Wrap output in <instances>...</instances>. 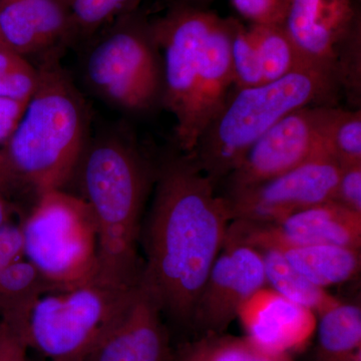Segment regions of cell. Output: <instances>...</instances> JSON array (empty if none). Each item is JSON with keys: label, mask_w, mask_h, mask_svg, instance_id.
I'll list each match as a JSON object with an SVG mask.
<instances>
[{"label": "cell", "mask_w": 361, "mask_h": 361, "mask_svg": "<svg viewBox=\"0 0 361 361\" xmlns=\"http://www.w3.org/2000/svg\"><path fill=\"white\" fill-rule=\"evenodd\" d=\"M153 204L141 230L139 285L163 317L191 330L195 305L231 223L224 197L191 154L171 157L157 173Z\"/></svg>", "instance_id": "6da1fadb"}, {"label": "cell", "mask_w": 361, "mask_h": 361, "mask_svg": "<svg viewBox=\"0 0 361 361\" xmlns=\"http://www.w3.org/2000/svg\"><path fill=\"white\" fill-rule=\"evenodd\" d=\"M59 49L42 54L37 89L18 127L0 148V197L63 190L90 137L84 97L61 63Z\"/></svg>", "instance_id": "7a4b0ae2"}, {"label": "cell", "mask_w": 361, "mask_h": 361, "mask_svg": "<svg viewBox=\"0 0 361 361\" xmlns=\"http://www.w3.org/2000/svg\"><path fill=\"white\" fill-rule=\"evenodd\" d=\"M73 177L97 220V281L137 286L142 212L153 177L149 161L130 135L111 129L90 137Z\"/></svg>", "instance_id": "3957f363"}, {"label": "cell", "mask_w": 361, "mask_h": 361, "mask_svg": "<svg viewBox=\"0 0 361 361\" xmlns=\"http://www.w3.org/2000/svg\"><path fill=\"white\" fill-rule=\"evenodd\" d=\"M339 87L336 73L304 66L273 82L231 90L191 155L217 185L284 116L306 106L330 104Z\"/></svg>", "instance_id": "277c9868"}, {"label": "cell", "mask_w": 361, "mask_h": 361, "mask_svg": "<svg viewBox=\"0 0 361 361\" xmlns=\"http://www.w3.org/2000/svg\"><path fill=\"white\" fill-rule=\"evenodd\" d=\"M25 256L61 291L96 280L97 224L80 196L52 190L40 195L21 227Z\"/></svg>", "instance_id": "5b68a950"}, {"label": "cell", "mask_w": 361, "mask_h": 361, "mask_svg": "<svg viewBox=\"0 0 361 361\" xmlns=\"http://www.w3.org/2000/svg\"><path fill=\"white\" fill-rule=\"evenodd\" d=\"M90 89L116 108L149 110L161 101L163 61L151 23L137 13L113 21L85 61Z\"/></svg>", "instance_id": "8992f818"}, {"label": "cell", "mask_w": 361, "mask_h": 361, "mask_svg": "<svg viewBox=\"0 0 361 361\" xmlns=\"http://www.w3.org/2000/svg\"><path fill=\"white\" fill-rule=\"evenodd\" d=\"M135 287L116 288L94 280L42 296L30 315L26 344L51 361H85L115 325Z\"/></svg>", "instance_id": "52a82bcc"}, {"label": "cell", "mask_w": 361, "mask_h": 361, "mask_svg": "<svg viewBox=\"0 0 361 361\" xmlns=\"http://www.w3.org/2000/svg\"><path fill=\"white\" fill-rule=\"evenodd\" d=\"M218 14L180 4L151 23L163 61L161 103L175 116L180 153L189 154V132L208 33Z\"/></svg>", "instance_id": "ba28073f"}, {"label": "cell", "mask_w": 361, "mask_h": 361, "mask_svg": "<svg viewBox=\"0 0 361 361\" xmlns=\"http://www.w3.org/2000/svg\"><path fill=\"white\" fill-rule=\"evenodd\" d=\"M342 166L326 149L284 174L224 195L231 221L273 224L334 201Z\"/></svg>", "instance_id": "9c48e42d"}, {"label": "cell", "mask_w": 361, "mask_h": 361, "mask_svg": "<svg viewBox=\"0 0 361 361\" xmlns=\"http://www.w3.org/2000/svg\"><path fill=\"white\" fill-rule=\"evenodd\" d=\"M322 108L311 106L292 111L261 135L226 178V193L284 174L325 149L320 130Z\"/></svg>", "instance_id": "30bf717a"}, {"label": "cell", "mask_w": 361, "mask_h": 361, "mask_svg": "<svg viewBox=\"0 0 361 361\" xmlns=\"http://www.w3.org/2000/svg\"><path fill=\"white\" fill-rule=\"evenodd\" d=\"M264 286L260 252L246 244L225 241L195 305L192 331L196 337L225 332L242 304Z\"/></svg>", "instance_id": "8fae6325"}, {"label": "cell", "mask_w": 361, "mask_h": 361, "mask_svg": "<svg viewBox=\"0 0 361 361\" xmlns=\"http://www.w3.org/2000/svg\"><path fill=\"white\" fill-rule=\"evenodd\" d=\"M360 25L353 0H291L282 26L306 66L337 75L339 47Z\"/></svg>", "instance_id": "7c38bea8"}, {"label": "cell", "mask_w": 361, "mask_h": 361, "mask_svg": "<svg viewBox=\"0 0 361 361\" xmlns=\"http://www.w3.org/2000/svg\"><path fill=\"white\" fill-rule=\"evenodd\" d=\"M160 307L137 285L115 325L85 361H177Z\"/></svg>", "instance_id": "4fadbf2b"}, {"label": "cell", "mask_w": 361, "mask_h": 361, "mask_svg": "<svg viewBox=\"0 0 361 361\" xmlns=\"http://www.w3.org/2000/svg\"><path fill=\"white\" fill-rule=\"evenodd\" d=\"M237 318L246 337L275 355L292 356L307 348L314 336L317 315L264 286L247 299Z\"/></svg>", "instance_id": "5bb4252c"}, {"label": "cell", "mask_w": 361, "mask_h": 361, "mask_svg": "<svg viewBox=\"0 0 361 361\" xmlns=\"http://www.w3.org/2000/svg\"><path fill=\"white\" fill-rule=\"evenodd\" d=\"M0 37L26 58L58 49L75 32L63 0H0Z\"/></svg>", "instance_id": "9a60e30c"}, {"label": "cell", "mask_w": 361, "mask_h": 361, "mask_svg": "<svg viewBox=\"0 0 361 361\" xmlns=\"http://www.w3.org/2000/svg\"><path fill=\"white\" fill-rule=\"evenodd\" d=\"M225 241L254 248H272L306 279L327 288L348 282L360 273V249L336 245H298L252 231L241 221H231Z\"/></svg>", "instance_id": "2e32d148"}, {"label": "cell", "mask_w": 361, "mask_h": 361, "mask_svg": "<svg viewBox=\"0 0 361 361\" xmlns=\"http://www.w3.org/2000/svg\"><path fill=\"white\" fill-rule=\"evenodd\" d=\"M241 222L252 231L287 243L361 247V214L336 201L304 209L273 224Z\"/></svg>", "instance_id": "e0dca14e"}, {"label": "cell", "mask_w": 361, "mask_h": 361, "mask_svg": "<svg viewBox=\"0 0 361 361\" xmlns=\"http://www.w3.org/2000/svg\"><path fill=\"white\" fill-rule=\"evenodd\" d=\"M235 18L218 16L207 37L189 132V154L234 87L231 42Z\"/></svg>", "instance_id": "ac0fdd59"}, {"label": "cell", "mask_w": 361, "mask_h": 361, "mask_svg": "<svg viewBox=\"0 0 361 361\" xmlns=\"http://www.w3.org/2000/svg\"><path fill=\"white\" fill-rule=\"evenodd\" d=\"M54 289L30 261L20 259L7 266L0 272V323L26 344L30 315L40 298Z\"/></svg>", "instance_id": "d6986e66"}, {"label": "cell", "mask_w": 361, "mask_h": 361, "mask_svg": "<svg viewBox=\"0 0 361 361\" xmlns=\"http://www.w3.org/2000/svg\"><path fill=\"white\" fill-rule=\"evenodd\" d=\"M317 361L361 360V308L339 301L318 315Z\"/></svg>", "instance_id": "ffe728a7"}, {"label": "cell", "mask_w": 361, "mask_h": 361, "mask_svg": "<svg viewBox=\"0 0 361 361\" xmlns=\"http://www.w3.org/2000/svg\"><path fill=\"white\" fill-rule=\"evenodd\" d=\"M255 249L262 257L266 284L282 296L310 308L317 316L341 301L326 289L313 284L297 272L279 251L272 248Z\"/></svg>", "instance_id": "44dd1931"}, {"label": "cell", "mask_w": 361, "mask_h": 361, "mask_svg": "<svg viewBox=\"0 0 361 361\" xmlns=\"http://www.w3.org/2000/svg\"><path fill=\"white\" fill-rule=\"evenodd\" d=\"M177 361H294L289 355H275L259 348L246 336L207 334L180 343Z\"/></svg>", "instance_id": "7402d4cb"}, {"label": "cell", "mask_w": 361, "mask_h": 361, "mask_svg": "<svg viewBox=\"0 0 361 361\" xmlns=\"http://www.w3.org/2000/svg\"><path fill=\"white\" fill-rule=\"evenodd\" d=\"M320 130L323 147L341 166L361 163L360 110L323 106Z\"/></svg>", "instance_id": "603a6c76"}, {"label": "cell", "mask_w": 361, "mask_h": 361, "mask_svg": "<svg viewBox=\"0 0 361 361\" xmlns=\"http://www.w3.org/2000/svg\"><path fill=\"white\" fill-rule=\"evenodd\" d=\"M250 28L257 47L265 82H273L306 66L282 25H255Z\"/></svg>", "instance_id": "cb8c5ba5"}, {"label": "cell", "mask_w": 361, "mask_h": 361, "mask_svg": "<svg viewBox=\"0 0 361 361\" xmlns=\"http://www.w3.org/2000/svg\"><path fill=\"white\" fill-rule=\"evenodd\" d=\"M75 35H92L106 23L137 11L144 0H63Z\"/></svg>", "instance_id": "d4e9b609"}, {"label": "cell", "mask_w": 361, "mask_h": 361, "mask_svg": "<svg viewBox=\"0 0 361 361\" xmlns=\"http://www.w3.org/2000/svg\"><path fill=\"white\" fill-rule=\"evenodd\" d=\"M231 59L235 89L264 84L262 65L250 28L234 20Z\"/></svg>", "instance_id": "484cf974"}, {"label": "cell", "mask_w": 361, "mask_h": 361, "mask_svg": "<svg viewBox=\"0 0 361 361\" xmlns=\"http://www.w3.org/2000/svg\"><path fill=\"white\" fill-rule=\"evenodd\" d=\"M243 18L255 25H282L291 0H231Z\"/></svg>", "instance_id": "4316f807"}, {"label": "cell", "mask_w": 361, "mask_h": 361, "mask_svg": "<svg viewBox=\"0 0 361 361\" xmlns=\"http://www.w3.org/2000/svg\"><path fill=\"white\" fill-rule=\"evenodd\" d=\"M39 73L37 66L16 73L0 75V97L14 101L28 102L37 89Z\"/></svg>", "instance_id": "83f0119b"}, {"label": "cell", "mask_w": 361, "mask_h": 361, "mask_svg": "<svg viewBox=\"0 0 361 361\" xmlns=\"http://www.w3.org/2000/svg\"><path fill=\"white\" fill-rule=\"evenodd\" d=\"M334 201L361 214V163L342 166Z\"/></svg>", "instance_id": "f1b7e54d"}, {"label": "cell", "mask_w": 361, "mask_h": 361, "mask_svg": "<svg viewBox=\"0 0 361 361\" xmlns=\"http://www.w3.org/2000/svg\"><path fill=\"white\" fill-rule=\"evenodd\" d=\"M25 256L21 227L4 225L0 228V272Z\"/></svg>", "instance_id": "f546056e"}, {"label": "cell", "mask_w": 361, "mask_h": 361, "mask_svg": "<svg viewBox=\"0 0 361 361\" xmlns=\"http://www.w3.org/2000/svg\"><path fill=\"white\" fill-rule=\"evenodd\" d=\"M28 102L0 97V146L11 137L18 127Z\"/></svg>", "instance_id": "4dcf8cb0"}, {"label": "cell", "mask_w": 361, "mask_h": 361, "mask_svg": "<svg viewBox=\"0 0 361 361\" xmlns=\"http://www.w3.org/2000/svg\"><path fill=\"white\" fill-rule=\"evenodd\" d=\"M32 66L20 54L6 47H0V75L16 73Z\"/></svg>", "instance_id": "1f68e13d"}, {"label": "cell", "mask_w": 361, "mask_h": 361, "mask_svg": "<svg viewBox=\"0 0 361 361\" xmlns=\"http://www.w3.org/2000/svg\"><path fill=\"white\" fill-rule=\"evenodd\" d=\"M7 220V210L6 206V201L4 198L0 197V228L6 225Z\"/></svg>", "instance_id": "d6a6232c"}, {"label": "cell", "mask_w": 361, "mask_h": 361, "mask_svg": "<svg viewBox=\"0 0 361 361\" xmlns=\"http://www.w3.org/2000/svg\"><path fill=\"white\" fill-rule=\"evenodd\" d=\"M6 47V44H4V42H2V39H1V37H0V47Z\"/></svg>", "instance_id": "836d02e7"}, {"label": "cell", "mask_w": 361, "mask_h": 361, "mask_svg": "<svg viewBox=\"0 0 361 361\" xmlns=\"http://www.w3.org/2000/svg\"><path fill=\"white\" fill-rule=\"evenodd\" d=\"M353 361H361V360H353Z\"/></svg>", "instance_id": "e575fe53"}]
</instances>
